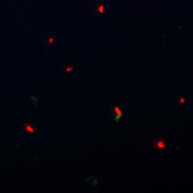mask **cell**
<instances>
[{
	"instance_id": "1",
	"label": "cell",
	"mask_w": 193,
	"mask_h": 193,
	"mask_svg": "<svg viewBox=\"0 0 193 193\" xmlns=\"http://www.w3.org/2000/svg\"><path fill=\"white\" fill-rule=\"evenodd\" d=\"M114 113L115 114V116H114L115 121H116V122H118V121L120 120V118L122 117V115H123V112H122V110H121V109H120L118 106H114Z\"/></svg>"
},
{
	"instance_id": "2",
	"label": "cell",
	"mask_w": 193,
	"mask_h": 193,
	"mask_svg": "<svg viewBox=\"0 0 193 193\" xmlns=\"http://www.w3.org/2000/svg\"><path fill=\"white\" fill-rule=\"evenodd\" d=\"M155 147L157 148H161V149L165 148V141H164L163 140H158L156 142Z\"/></svg>"
},
{
	"instance_id": "3",
	"label": "cell",
	"mask_w": 193,
	"mask_h": 193,
	"mask_svg": "<svg viewBox=\"0 0 193 193\" xmlns=\"http://www.w3.org/2000/svg\"><path fill=\"white\" fill-rule=\"evenodd\" d=\"M24 130L26 131H28V132H30V133H33V132H34V129H33V128L31 127V125H30V124H27L26 126L24 127Z\"/></svg>"
},
{
	"instance_id": "4",
	"label": "cell",
	"mask_w": 193,
	"mask_h": 193,
	"mask_svg": "<svg viewBox=\"0 0 193 193\" xmlns=\"http://www.w3.org/2000/svg\"><path fill=\"white\" fill-rule=\"evenodd\" d=\"M103 10H104L103 5H100L99 8H98V12H99V13H103Z\"/></svg>"
},
{
	"instance_id": "5",
	"label": "cell",
	"mask_w": 193,
	"mask_h": 193,
	"mask_svg": "<svg viewBox=\"0 0 193 193\" xmlns=\"http://www.w3.org/2000/svg\"><path fill=\"white\" fill-rule=\"evenodd\" d=\"M72 67H67L66 72H70V71H72Z\"/></svg>"
}]
</instances>
